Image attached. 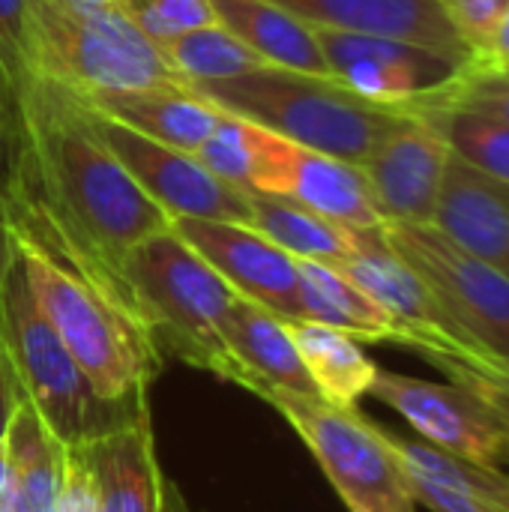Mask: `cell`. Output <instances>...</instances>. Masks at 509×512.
<instances>
[{
    "instance_id": "6da1fadb",
    "label": "cell",
    "mask_w": 509,
    "mask_h": 512,
    "mask_svg": "<svg viewBox=\"0 0 509 512\" xmlns=\"http://www.w3.org/2000/svg\"><path fill=\"white\" fill-rule=\"evenodd\" d=\"M0 216L36 306L90 384L105 399H147L165 357L123 270L48 201L15 159H6L0 177Z\"/></svg>"
},
{
    "instance_id": "7a4b0ae2",
    "label": "cell",
    "mask_w": 509,
    "mask_h": 512,
    "mask_svg": "<svg viewBox=\"0 0 509 512\" xmlns=\"http://www.w3.org/2000/svg\"><path fill=\"white\" fill-rule=\"evenodd\" d=\"M48 201L117 267L171 216L135 183L99 135L90 108L63 84L33 72L12 93L9 156Z\"/></svg>"
},
{
    "instance_id": "3957f363",
    "label": "cell",
    "mask_w": 509,
    "mask_h": 512,
    "mask_svg": "<svg viewBox=\"0 0 509 512\" xmlns=\"http://www.w3.org/2000/svg\"><path fill=\"white\" fill-rule=\"evenodd\" d=\"M210 105L246 117L294 144L363 165L414 111L384 108L327 75L264 69L231 81L195 84Z\"/></svg>"
},
{
    "instance_id": "277c9868",
    "label": "cell",
    "mask_w": 509,
    "mask_h": 512,
    "mask_svg": "<svg viewBox=\"0 0 509 512\" xmlns=\"http://www.w3.org/2000/svg\"><path fill=\"white\" fill-rule=\"evenodd\" d=\"M0 339L27 402L66 447H81L150 417L147 399H105L90 384L81 363L36 306L18 258L0 294Z\"/></svg>"
},
{
    "instance_id": "5b68a950",
    "label": "cell",
    "mask_w": 509,
    "mask_h": 512,
    "mask_svg": "<svg viewBox=\"0 0 509 512\" xmlns=\"http://www.w3.org/2000/svg\"><path fill=\"white\" fill-rule=\"evenodd\" d=\"M162 357L231 381L222 321L237 291L171 228L138 243L120 264Z\"/></svg>"
},
{
    "instance_id": "8992f818",
    "label": "cell",
    "mask_w": 509,
    "mask_h": 512,
    "mask_svg": "<svg viewBox=\"0 0 509 512\" xmlns=\"http://www.w3.org/2000/svg\"><path fill=\"white\" fill-rule=\"evenodd\" d=\"M33 72L72 93L189 87L117 6L78 0H30Z\"/></svg>"
},
{
    "instance_id": "52a82bcc",
    "label": "cell",
    "mask_w": 509,
    "mask_h": 512,
    "mask_svg": "<svg viewBox=\"0 0 509 512\" xmlns=\"http://www.w3.org/2000/svg\"><path fill=\"white\" fill-rule=\"evenodd\" d=\"M249 393L282 414L300 435L348 512H417V501L381 426L366 414L330 405L321 396L273 387H249Z\"/></svg>"
},
{
    "instance_id": "ba28073f",
    "label": "cell",
    "mask_w": 509,
    "mask_h": 512,
    "mask_svg": "<svg viewBox=\"0 0 509 512\" xmlns=\"http://www.w3.org/2000/svg\"><path fill=\"white\" fill-rule=\"evenodd\" d=\"M315 36L330 78L375 105L399 111H420L450 96L477 63L474 54L411 39L351 33L336 27H315Z\"/></svg>"
},
{
    "instance_id": "9c48e42d",
    "label": "cell",
    "mask_w": 509,
    "mask_h": 512,
    "mask_svg": "<svg viewBox=\"0 0 509 512\" xmlns=\"http://www.w3.org/2000/svg\"><path fill=\"white\" fill-rule=\"evenodd\" d=\"M384 240L414 267L453 324L483 351L509 360V279L459 249L435 225L387 222Z\"/></svg>"
},
{
    "instance_id": "30bf717a",
    "label": "cell",
    "mask_w": 509,
    "mask_h": 512,
    "mask_svg": "<svg viewBox=\"0 0 509 512\" xmlns=\"http://www.w3.org/2000/svg\"><path fill=\"white\" fill-rule=\"evenodd\" d=\"M369 396L396 411L420 441L483 468L507 465V423L483 390L378 369Z\"/></svg>"
},
{
    "instance_id": "8fae6325",
    "label": "cell",
    "mask_w": 509,
    "mask_h": 512,
    "mask_svg": "<svg viewBox=\"0 0 509 512\" xmlns=\"http://www.w3.org/2000/svg\"><path fill=\"white\" fill-rule=\"evenodd\" d=\"M93 114V123L135 183L171 216V219H216L249 225V195L210 174L195 153L159 144L105 114Z\"/></svg>"
},
{
    "instance_id": "7c38bea8",
    "label": "cell",
    "mask_w": 509,
    "mask_h": 512,
    "mask_svg": "<svg viewBox=\"0 0 509 512\" xmlns=\"http://www.w3.org/2000/svg\"><path fill=\"white\" fill-rule=\"evenodd\" d=\"M255 192L285 195L354 231L381 228L384 216L360 165L309 150L261 126Z\"/></svg>"
},
{
    "instance_id": "4fadbf2b",
    "label": "cell",
    "mask_w": 509,
    "mask_h": 512,
    "mask_svg": "<svg viewBox=\"0 0 509 512\" xmlns=\"http://www.w3.org/2000/svg\"><path fill=\"white\" fill-rule=\"evenodd\" d=\"M171 231L186 240L240 297L285 321L303 318L297 258L255 228L216 219H171Z\"/></svg>"
},
{
    "instance_id": "5bb4252c",
    "label": "cell",
    "mask_w": 509,
    "mask_h": 512,
    "mask_svg": "<svg viewBox=\"0 0 509 512\" xmlns=\"http://www.w3.org/2000/svg\"><path fill=\"white\" fill-rule=\"evenodd\" d=\"M450 147L420 114H408L360 165L387 222L432 225Z\"/></svg>"
},
{
    "instance_id": "9a60e30c",
    "label": "cell",
    "mask_w": 509,
    "mask_h": 512,
    "mask_svg": "<svg viewBox=\"0 0 509 512\" xmlns=\"http://www.w3.org/2000/svg\"><path fill=\"white\" fill-rule=\"evenodd\" d=\"M417 507L429 512H509V474L456 459L420 438L381 426Z\"/></svg>"
},
{
    "instance_id": "2e32d148",
    "label": "cell",
    "mask_w": 509,
    "mask_h": 512,
    "mask_svg": "<svg viewBox=\"0 0 509 512\" xmlns=\"http://www.w3.org/2000/svg\"><path fill=\"white\" fill-rule=\"evenodd\" d=\"M432 225L509 279V186L450 153Z\"/></svg>"
},
{
    "instance_id": "e0dca14e",
    "label": "cell",
    "mask_w": 509,
    "mask_h": 512,
    "mask_svg": "<svg viewBox=\"0 0 509 512\" xmlns=\"http://www.w3.org/2000/svg\"><path fill=\"white\" fill-rule=\"evenodd\" d=\"M222 339L234 363L231 384L243 390L273 387L300 396H318L285 318L273 315L270 309L237 294L222 321Z\"/></svg>"
},
{
    "instance_id": "ac0fdd59",
    "label": "cell",
    "mask_w": 509,
    "mask_h": 512,
    "mask_svg": "<svg viewBox=\"0 0 509 512\" xmlns=\"http://www.w3.org/2000/svg\"><path fill=\"white\" fill-rule=\"evenodd\" d=\"M78 450L93 474L99 512H168L150 417L87 441Z\"/></svg>"
},
{
    "instance_id": "d6986e66",
    "label": "cell",
    "mask_w": 509,
    "mask_h": 512,
    "mask_svg": "<svg viewBox=\"0 0 509 512\" xmlns=\"http://www.w3.org/2000/svg\"><path fill=\"white\" fill-rule=\"evenodd\" d=\"M312 27L411 39L471 54L453 27L444 0H273Z\"/></svg>"
},
{
    "instance_id": "ffe728a7",
    "label": "cell",
    "mask_w": 509,
    "mask_h": 512,
    "mask_svg": "<svg viewBox=\"0 0 509 512\" xmlns=\"http://www.w3.org/2000/svg\"><path fill=\"white\" fill-rule=\"evenodd\" d=\"M87 108L105 114L159 144L195 153L213 126L219 123V108L198 96L192 87H144V90H114V93H75Z\"/></svg>"
},
{
    "instance_id": "44dd1931",
    "label": "cell",
    "mask_w": 509,
    "mask_h": 512,
    "mask_svg": "<svg viewBox=\"0 0 509 512\" xmlns=\"http://www.w3.org/2000/svg\"><path fill=\"white\" fill-rule=\"evenodd\" d=\"M210 6L216 24L234 33L270 66L330 78L315 27L294 12L273 0H210Z\"/></svg>"
},
{
    "instance_id": "7402d4cb",
    "label": "cell",
    "mask_w": 509,
    "mask_h": 512,
    "mask_svg": "<svg viewBox=\"0 0 509 512\" xmlns=\"http://www.w3.org/2000/svg\"><path fill=\"white\" fill-rule=\"evenodd\" d=\"M300 351V360L318 390V396L339 408H357L378 375V363L363 351V342L318 321H285Z\"/></svg>"
},
{
    "instance_id": "603a6c76",
    "label": "cell",
    "mask_w": 509,
    "mask_h": 512,
    "mask_svg": "<svg viewBox=\"0 0 509 512\" xmlns=\"http://www.w3.org/2000/svg\"><path fill=\"white\" fill-rule=\"evenodd\" d=\"M300 306L306 321L327 324L354 336L357 342H393L399 345V330L393 318L339 267L321 261H300Z\"/></svg>"
},
{
    "instance_id": "cb8c5ba5",
    "label": "cell",
    "mask_w": 509,
    "mask_h": 512,
    "mask_svg": "<svg viewBox=\"0 0 509 512\" xmlns=\"http://www.w3.org/2000/svg\"><path fill=\"white\" fill-rule=\"evenodd\" d=\"M249 228L300 261H321L333 267L342 264L357 243L354 228H345L294 198L270 192H249Z\"/></svg>"
},
{
    "instance_id": "d4e9b609",
    "label": "cell",
    "mask_w": 509,
    "mask_h": 512,
    "mask_svg": "<svg viewBox=\"0 0 509 512\" xmlns=\"http://www.w3.org/2000/svg\"><path fill=\"white\" fill-rule=\"evenodd\" d=\"M3 447L15 471L18 512H57L69 447L45 426L30 402L18 408Z\"/></svg>"
},
{
    "instance_id": "484cf974",
    "label": "cell",
    "mask_w": 509,
    "mask_h": 512,
    "mask_svg": "<svg viewBox=\"0 0 509 512\" xmlns=\"http://www.w3.org/2000/svg\"><path fill=\"white\" fill-rule=\"evenodd\" d=\"M420 114L441 132L453 156L509 186V123L447 99L420 108Z\"/></svg>"
},
{
    "instance_id": "4316f807",
    "label": "cell",
    "mask_w": 509,
    "mask_h": 512,
    "mask_svg": "<svg viewBox=\"0 0 509 512\" xmlns=\"http://www.w3.org/2000/svg\"><path fill=\"white\" fill-rule=\"evenodd\" d=\"M162 54L189 87L231 81V78L273 69L264 57H258L222 24H207L177 36L168 45H162Z\"/></svg>"
},
{
    "instance_id": "83f0119b",
    "label": "cell",
    "mask_w": 509,
    "mask_h": 512,
    "mask_svg": "<svg viewBox=\"0 0 509 512\" xmlns=\"http://www.w3.org/2000/svg\"><path fill=\"white\" fill-rule=\"evenodd\" d=\"M258 135H261L258 123L222 111L207 141L195 150V159L210 174L249 195L255 192L252 180H255V159H258Z\"/></svg>"
},
{
    "instance_id": "f1b7e54d",
    "label": "cell",
    "mask_w": 509,
    "mask_h": 512,
    "mask_svg": "<svg viewBox=\"0 0 509 512\" xmlns=\"http://www.w3.org/2000/svg\"><path fill=\"white\" fill-rule=\"evenodd\" d=\"M114 6L159 48L189 30L216 24L210 0H114Z\"/></svg>"
},
{
    "instance_id": "f546056e",
    "label": "cell",
    "mask_w": 509,
    "mask_h": 512,
    "mask_svg": "<svg viewBox=\"0 0 509 512\" xmlns=\"http://www.w3.org/2000/svg\"><path fill=\"white\" fill-rule=\"evenodd\" d=\"M33 75L30 0H0V78L12 93Z\"/></svg>"
},
{
    "instance_id": "4dcf8cb0",
    "label": "cell",
    "mask_w": 509,
    "mask_h": 512,
    "mask_svg": "<svg viewBox=\"0 0 509 512\" xmlns=\"http://www.w3.org/2000/svg\"><path fill=\"white\" fill-rule=\"evenodd\" d=\"M444 9L462 42L477 60H486L509 12V0H444Z\"/></svg>"
},
{
    "instance_id": "1f68e13d",
    "label": "cell",
    "mask_w": 509,
    "mask_h": 512,
    "mask_svg": "<svg viewBox=\"0 0 509 512\" xmlns=\"http://www.w3.org/2000/svg\"><path fill=\"white\" fill-rule=\"evenodd\" d=\"M447 102H459V105H471L480 111H489L495 117H501L509 123V75L501 72L492 63H474L468 69V75L459 81V87L444 96ZM441 102V99H438Z\"/></svg>"
},
{
    "instance_id": "d6a6232c",
    "label": "cell",
    "mask_w": 509,
    "mask_h": 512,
    "mask_svg": "<svg viewBox=\"0 0 509 512\" xmlns=\"http://www.w3.org/2000/svg\"><path fill=\"white\" fill-rule=\"evenodd\" d=\"M57 512H99L96 483L78 447L66 450V474H63Z\"/></svg>"
},
{
    "instance_id": "836d02e7",
    "label": "cell",
    "mask_w": 509,
    "mask_h": 512,
    "mask_svg": "<svg viewBox=\"0 0 509 512\" xmlns=\"http://www.w3.org/2000/svg\"><path fill=\"white\" fill-rule=\"evenodd\" d=\"M24 402H27L24 387H21L18 375H15V366H12V360L6 354V345L0 339V444L6 441V432H9V426H12V420H15V414H18V408Z\"/></svg>"
},
{
    "instance_id": "e575fe53",
    "label": "cell",
    "mask_w": 509,
    "mask_h": 512,
    "mask_svg": "<svg viewBox=\"0 0 509 512\" xmlns=\"http://www.w3.org/2000/svg\"><path fill=\"white\" fill-rule=\"evenodd\" d=\"M0 512H18V486L6 447L0 444Z\"/></svg>"
},
{
    "instance_id": "d590c367",
    "label": "cell",
    "mask_w": 509,
    "mask_h": 512,
    "mask_svg": "<svg viewBox=\"0 0 509 512\" xmlns=\"http://www.w3.org/2000/svg\"><path fill=\"white\" fill-rule=\"evenodd\" d=\"M9 135H12V99L0 78V177L6 168V156H9Z\"/></svg>"
},
{
    "instance_id": "8d00e7d4",
    "label": "cell",
    "mask_w": 509,
    "mask_h": 512,
    "mask_svg": "<svg viewBox=\"0 0 509 512\" xmlns=\"http://www.w3.org/2000/svg\"><path fill=\"white\" fill-rule=\"evenodd\" d=\"M480 63H492V66H504V63H509V12L507 18H504V24H501V30H498V36H495V42H492L489 57L480 60Z\"/></svg>"
},
{
    "instance_id": "74e56055",
    "label": "cell",
    "mask_w": 509,
    "mask_h": 512,
    "mask_svg": "<svg viewBox=\"0 0 509 512\" xmlns=\"http://www.w3.org/2000/svg\"><path fill=\"white\" fill-rule=\"evenodd\" d=\"M15 264V246L9 240V231L3 225V216H0V294H3V285H6V276Z\"/></svg>"
},
{
    "instance_id": "f35d334b",
    "label": "cell",
    "mask_w": 509,
    "mask_h": 512,
    "mask_svg": "<svg viewBox=\"0 0 509 512\" xmlns=\"http://www.w3.org/2000/svg\"><path fill=\"white\" fill-rule=\"evenodd\" d=\"M477 390H483L489 399H492V405L498 408V414L504 417V423H507V435H509V390L507 387H477ZM507 465H509V438H507Z\"/></svg>"
},
{
    "instance_id": "ab89813d",
    "label": "cell",
    "mask_w": 509,
    "mask_h": 512,
    "mask_svg": "<svg viewBox=\"0 0 509 512\" xmlns=\"http://www.w3.org/2000/svg\"><path fill=\"white\" fill-rule=\"evenodd\" d=\"M495 387H507L509 390V360H501V381Z\"/></svg>"
},
{
    "instance_id": "60d3db41",
    "label": "cell",
    "mask_w": 509,
    "mask_h": 512,
    "mask_svg": "<svg viewBox=\"0 0 509 512\" xmlns=\"http://www.w3.org/2000/svg\"><path fill=\"white\" fill-rule=\"evenodd\" d=\"M78 3H87V6H114V0H78Z\"/></svg>"
},
{
    "instance_id": "b9f144b4",
    "label": "cell",
    "mask_w": 509,
    "mask_h": 512,
    "mask_svg": "<svg viewBox=\"0 0 509 512\" xmlns=\"http://www.w3.org/2000/svg\"><path fill=\"white\" fill-rule=\"evenodd\" d=\"M498 69H501V72H507V75H509V63H504V66H498Z\"/></svg>"
}]
</instances>
